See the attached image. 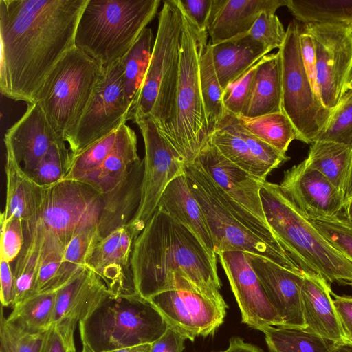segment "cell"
Here are the masks:
<instances>
[{"mask_svg": "<svg viewBox=\"0 0 352 352\" xmlns=\"http://www.w3.org/2000/svg\"><path fill=\"white\" fill-rule=\"evenodd\" d=\"M259 60L224 91L223 105L226 111L236 116L242 115L252 91Z\"/></svg>", "mask_w": 352, "mask_h": 352, "instance_id": "c3c4849f", "label": "cell"}, {"mask_svg": "<svg viewBox=\"0 0 352 352\" xmlns=\"http://www.w3.org/2000/svg\"><path fill=\"white\" fill-rule=\"evenodd\" d=\"M131 267L137 293L145 298L186 290L224 300L217 257L188 228L158 209L135 241Z\"/></svg>", "mask_w": 352, "mask_h": 352, "instance_id": "7a4b0ae2", "label": "cell"}, {"mask_svg": "<svg viewBox=\"0 0 352 352\" xmlns=\"http://www.w3.org/2000/svg\"><path fill=\"white\" fill-rule=\"evenodd\" d=\"M78 324L81 341L87 342L96 352L152 344L168 328L153 303L139 294H110Z\"/></svg>", "mask_w": 352, "mask_h": 352, "instance_id": "ba28073f", "label": "cell"}, {"mask_svg": "<svg viewBox=\"0 0 352 352\" xmlns=\"http://www.w3.org/2000/svg\"><path fill=\"white\" fill-rule=\"evenodd\" d=\"M331 286L314 274H304L302 305L305 330L336 343L346 342Z\"/></svg>", "mask_w": 352, "mask_h": 352, "instance_id": "cb8c5ba5", "label": "cell"}, {"mask_svg": "<svg viewBox=\"0 0 352 352\" xmlns=\"http://www.w3.org/2000/svg\"><path fill=\"white\" fill-rule=\"evenodd\" d=\"M269 300L283 322V327L305 329L302 312L300 274L259 255L245 252Z\"/></svg>", "mask_w": 352, "mask_h": 352, "instance_id": "ffe728a7", "label": "cell"}, {"mask_svg": "<svg viewBox=\"0 0 352 352\" xmlns=\"http://www.w3.org/2000/svg\"><path fill=\"white\" fill-rule=\"evenodd\" d=\"M300 25L290 21L278 50L282 66V111L294 124L298 140L312 144L326 127L333 111L327 109L314 89L302 58Z\"/></svg>", "mask_w": 352, "mask_h": 352, "instance_id": "30bf717a", "label": "cell"}, {"mask_svg": "<svg viewBox=\"0 0 352 352\" xmlns=\"http://www.w3.org/2000/svg\"><path fill=\"white\" fill-rule=\"evenodd\" d=\"M217 352H264L258 346L245 342L240 337H232L230 339L229 346L224 351Z\"/></svg>", "mask_w": 352, "mask_h": 352, "instance_id": "6f0895ef", "label": "cell"}, {"mask_svg": "<svg viewBox=\"0 0 352 352\" xmlns=\"http://www.w3.org/2000/svg\"><path fill=\"white\" fill-rule=\"evenodd\" d=\"M235 203L268 224L260 196L261 182L226 159L208 140L194 161Z\"/></svg>", "mask_w": 352, "mask_h": 352, "instance_id": "44dd1931", "label": "cell"}, {"mask_svg": "<svg viewBox=\"0 0 352 352\" xmlns=\"http://www.w3.org/2000/svg\"><path fill=\"white\" fill-rule=\"evenodd\" d=\"M261 331L269 352H333L337 344L305 329L268 326Z\"/></svg>", "mask_w": 352, "mask_h": 352, "instance_id": "d590c367", "label": "cell"}, {"mask_svg": "<svg viewBox=\"0 0 352 352\" xmlns=\"http://www.w3.org/2000/svg\"><path fill=\"white\" fill-rule=\"evenodd\" d=\"M88 0H0V91L28 104L72 48Z\"/></svg>", "mask_w": 352, "mask_h": 352, "instance_id": "6da1fadb", "label": "cell"}, {"mask_svg": "<svg viewBox=\"0 0 352 352\" xmlns=\"http://www.w3.org/2000/svg\"><path fill=\"white\" fill-rule=\"evenodd\" d=\"M157 209L188 228L214 257L211 233L203 210L190 191L185 173L175 178L166 187Z\"/></svg>", "mask_w": 352, "mask_h": 352, "instance_id": "484cf974", "label": "cell"}, {"mask_svg": "<svg viewBox=\"0 0 352 352\" xmlns=\"http://www.w3.org/2000/svg\"><path fill=\"white\" fill-rule=\"evenodd\" d=\"M305 161L344 195L352 166V146L331 141L316 140L311 144Z\"/></svg>", "mask_w": 352, "mask_h": 352, "instance_id": "d6a6232c", "label": "cell"}, {"mask_svg": "<svg viewBox=\"0 0 352 352\" xmlns=\"http://www.w3.org/2000/svg\"><path fill=\"white\" fill-rule=\"evenodd\" d=\"M65 245L55 233L45 227L34 294L55 292L63 286L60 271Z\"/></svg>", "mask_w": 352, "mask_h": 352, "instance_id": "f35d334b", "label": "cell"}, {"mask_svg": "<svg viewBox=\"0 0 352 352\" xmlns=\"http://www.w3.org/2000/svg\"><path fill=\"white\" fill-rule=\"evenodd\" d=\"M286 6L304 24L352 25V0H287Z\"/></svg>", "mask_w": 352, "mask_h": 352, "instance_id": "74e56055", "label": "cell"}, {"mask_svg": "<svg viewBox=\"0 0 352 352\" xmlns=\"http://www.w3.org/2000/svg\"><path fill=\"white\" fill-rule=\"evenodd\" d=\"M160 0H88L75 46L103 68L120 60L155 17Z\"/></svg>", "mask_w": 352, "mask_h": 352, "instance_id": "5b68a950", "label": "cell"}, {"mask_svg": "<svg viewBox=\"0 0 352 352\" xmlns=\"http://www.w3.org/2000/svg\"><path fill=\"white\" fill-rule=\"evenodd\" d=\"M352 196V166L351 168V173L349 178L347 186L344 192V202L345 205L349 201Z\"/></svg>", "mask_w": 352, "mask_h": 352, "instance_id": "91938a15", "label": "cell"}, {"mask_svg": "<svg viewBox=\"0 0 352 352\" xmlns=\"http://www.w3.org/2000/svg\"><path fill=\"white\" fill-rule=\"evenodd\" d=\"M302 28L315 46L318 96L333 111L352 83V25L307 23Z\"/></svg>", "mask_w": 352, "mask_h": 352, "instance_id": "8fae6325", "label": "cell"}, {"mask_svg": "<svg viewBox=\"0 0 352 352\" xmlns=\"http://www.w3.org/2000/svg\"><path fill=\"white\" fill-rule=\"evenodd\" d=\"M217 256L241 311L242 322L258 331L268 326L283 327L245 252L228 251Z\"/></svg>", "mask_w": 352, "mask_h": 352, "instance_id": "ac0fdd59", "label": "cell"}, {"mask_svg": "<svg viewBox=\"0 0 352 352\" xmlns=\"http://www.w3.org/2000/svg\"><path fill=\"white\" fill-rule=\"evenodd\" d=\"M58 140H63L54 130L36 102L28 104L22 117L4 135L6 151L26 174L36 168L51 145Z\"/></svg>", "mask_w": 352, "mask_h": 352, "instance_id": "7402d4cb", "label": "cell"}, {"mask_svg": "<svg viewBox=\"0 0 352 352\" xmlns=\"http://www.w3.org/2000/svg\"><path fill=\"white\" fill-rule=\"evenodd\" d=\"M279 187L288 199L309 220L331 219L342 216L344 195L305 160L285 172Z\"/></svg>", "mask_w": 352, "mask_h": 352, "instance_id": "e0dca14e", "label": "cell"}, {"mask_svg": "<svg viewBox=\"0 0 352 352\" xmlns=\"http://www.w3.org/2000/svg\"><path fill=\"white\" fill-rule=\"evenodd\" d=\"M55 292L36 293L14 305L6 320L32 333L47 331L53 324Z\"/></svg>", "mask_w": 352, "mask_h": 352, "instance_id": "e575fe53", "label": "cell"}, {"mask_svg": "<svg viewBox=\"0 0 352 352\" xmlns=\"http://www.w3.org/2000/svg\"><path fill=\"white\" fill-rule=\"evenodd\" d=\"M137 143L135 131L126 124L121 126L110 153L98 168L80 181L91 185L103 195L112 192L141 161Z\"/></svg>", "mask_w": 352, "mask_h": 352, "instance_id": "4316f807", "label": "cell"}, {"mask_svg": "<svg viewBox=\"0 0 352 352\" xmlns=\"http://www.w3.org/2000/svg\"><path fill=\"white\" fill-rule=\"evenodd\" d=\"M77 322L63 319L47 331L42 352H76L74 333Z\"/></svg>", "mask_w": 352, "mask_h": 352, "instance_id": "681fc988", "label": "cell"}, {"mask_svg": "<svg viewBox=\"0 0 352 352\" xmlns=\"http://www.w3.org/2000/svg\"><path fill=\"white\" fill-rule=\"evenodd\" d=\"M282 111V66L280 52L258 62L249 100L242 117L252 118Z\"/></svg>", "mask_w": 352, "mask_h": 352, "instance_id": "f546056e", "label": "cell"}, {"mask_svg": "<svg viewBox=\"0 0 352 352\" xmlns=\"http://www.w3.org/2000/svg\"><path fill=\"white\" fill-rule=\"evenodd\" d=\"M130 120L124 95L120 60L103 68L92 99L74 130L66 138L73 155L117 131Z\"/></svg>", "mask_w": 352, "mask_h": 352, "instance_id": "4fadbf2b", "label": "cell"}, {"mask_svg": "<svg viewBox=\"0 0 352 352\" xmlns=\"http://www.w3.org/2000/svg\"><path fill=\"white\" fill-rule=\"evenodd\" d=\"M6 202L1 223L12 218L23 222L37 218L41 210L44 187L36 184L6 151Z\"/></svg>", "mask_w": 352, "mask_h": 352, "instance_id": "83f0119b", "label": "cell"}, {"mask_svg": "<svg viewBox=\"0 0 352 352\" xmlns=\"http://www.w3.org/2000/svg\"><path fill=\"white\" fill-rule=\"evenodd\" d=\"M151 344H143L105 352H151Z\"/></svg>", "mask_w": 352, "mask_h": 352, "instance_id": "680465c9", "label": "cell"}, {"mask_svg": "<svg viewBox=\"0 0 352 352\" xmlns=\"http://www.w3.org/2000/svg\"><path fill=\"white\" fill-rule=\"evenodd\" d=\"M82 349L81 352H96L87 342L82 341Z\"/></svg>", "mask_w": 352, "mask_h": 352, "instance_id": "be15d7a7", "label": "cell"}, {"mask_svg": "<svg viewBox=\"0 0 352 352\" xmlns=\"http://www.w3.org/2000/svg\"><path fill=\"white\" fill-rule=\"evenodd\" d=\"M287 0H213L207 32L211 45L247 34L263 11H276Z\"/></svg>", "mask_w": 352, "mask_h": 352, "instance_id": "603a6c76", "label": "cell"}, {"mask_svg": "<svg viewBox=\"0 0 352 352\" xmlns=\"http://www.w3.org/2000/svg\"><path fill=\"white\" fill-rule=\"evenodd\" d=\"M72 157L65 142L58 140L51 145L36 168L27 175L38 185L50 186L65 177Z\"/></svg>", "mask_w": 352, "mask_h": 352, "instance_id": "b9f144b4", "label": "cell"}, {"mask_svg": "<svg viewBox=\"0 0 352 352\" xmlns=\"http://www.w3.org/2000/svg\"><path fill=\"white\" fill-rule=\"evenodd\" d=\"M144 162L138 163L128 177L112 192L104 195V206L99 221L102 239L129 223L140 201Z\"/></svg>", "mask_w": 352, "mask_h": 352, "instance_id": "4dcf8cb0", "label": "cell"}, {"mask_svg": "<svg viewBox=\"0 0 352 352\" xmlns=\"http://www.w3.org/2000/svg\"><path fill=\"white\" fill-rule=\"evenodd\" d=\"M103 67L76 46L56 63L38 91V103L65 142L88 107Z\"/></svg>", "mask_w": 352, "mask_h": 352, "instance_id": "9c48e42d", "label": "cell"}, {"mask_svg": "<svg viewBox=\"0 0 352 352\" xmlns=\"http://www.w3.org/2000/svg\"><path fill=\"white\" fill-rule=\"evenodd\" d=\"M316 140L331 141L352 146V98L340 102Z\"/></svg>", "mask_w": 352, "mask_h": 352, "instance_id": "7dc6e473", "label": "cell"}, {"mask_svg": "<svg viewBox=\"0 0 352 352\" xmlns=\"http://www.w3.org/2000/svg\"><path fill=\"white\" fill-rule=\"evenodd\" d=\"M118 129L80 153L72 155L69 169L64 179L80 180L98 168L113 149Z\"/></svg>", "mask_w": 352, "mask_h": 352, "instance_id": "7bdbcfd3", "label": "cell"}, {"mask_svg": "<svg viewBox=\"0 0 352 352\" xmlns=\"http://www.w3.org/2000/svg\"><path fill=\"white\" fill-rule=\"evenodd\" d=\"M185 14L201 30L207 31L213 0H178Z\"/></svg>", "mask_w": 352, "mask_h": 352, "instance_id": "816d5d0a", "label": "cell"}, {"mask_svg": "<svg viewBox=\"0 0 352 352\" xmlns=\"http://www.w3.org/2000/svg\"><path fill=\"white\" fill-rule=\"evenodd\" d=\"M186 337L168 326L165 333L151 344V352H183Z\"/></svg>", "mask_w": 352, "mask_h": 352, "instance_id": "9f6ffc18", "label": "cell"}, {"mask_svg": "<svg viewBox=\"0 0 352 352\" xmlns=\"http://www.w3.org/2000/svg\"><path fill=\"white\" fill-rule=\"evenodd\" d=\"M101 239L98 225L84 228L71 239L65 245L60 271L63 285L80 271L89 267L93 251Z\"/></svg>", "mask_w": 352, "mask_h": 352, "instance_id": "ab89813d", "label": "cell"}, {"mask_svg": "<svg viewBox=\"0 0 352 352\" xmlns=\"http://www.w3.org/2000/svg\"><path fill=\"white\" fill-rule=\"evenodd\" d=\"M180 8L183 30L169 143L187 165L194 162L210 134L199 78L200 60L208 45V34L207 31L201 30Z\"/></svg>", "mask_w": 352, "mask_h": 352, "instance_id": "8992f818", "label": "cell"}, {"mask_svg": "<svg viewBox=\"0 0 352 352\" xmlns=\"http://www.w3.org/2000/svg\"><path fill=\"white\" fill-rule=\"evenodd\" d=\"M352 287V286H351Z\"/></svg>", "mask_w": 352, "mask_h": 352, "instance_id": "03108f58", "label": "cell"}, {"mask_svg": "<svg viewBox=\"0 0 352 352\" xmlns=\"http://www.w3.org/2000/svg\"><path fill=\"white\" fill-rule=\"evenodd\" d=\"M153 34L146 28L132 47L120 60L123 69L124 95L133 119L153 51Z\"/></svg>", "mask_w": 352, "mask_h": 352, "instance_id": "836d02e7", "label": "cell"}, {"mask_svg": "<svg viewBox=\"0 0 352 352\" xmlns=\"http://www.w3.org/2000/svg\"><path fill=\"white\" fill-rule=\"evenodd\" d=\"M184 173L206 219L217 256L224 252L241 251L305 274L269 225L232 200L199 165L195 162L185 165Z\"/></svg>", "mask_w": 352, "mask_h": 352, "instance_id": "3957f363", "label": "cell"}, {"mask_svg": "<svg viewBox=\"0 0 352 352\" xmlns=\"http://www.w3.org/2000/svg\"><path fill=\"white\" fill-rule=\"evenodd\" d=\"M333 352H352V344L349 342L337 343Z\"/></svg>", "mask_w": 352, "mask_h": 352, "instance_id": "94428289", "label": "cell"}, {"mask_svg": "<svg viewBox=\"0 0 352 352\" xmlns=\"http://www.w3.org/2000/svg\"><path fill=\"white\" fill-rule=\"evenodd\" d=\"M352 98V83H351V87L349 89V91L347 92H346V94L342 97V98L341 100V102L344 101V100H347L349 98Z\"/></svg>", "mask_w": 352, "mask_h": 352, "instance_id": "e7e4bbea", "label": "cell"}, {"mask_svg": "<svg viewBox=\"0 0 352 352\" xmlns=\"http://www.w3.org/2000/svg\"><path fill=\"white\" fill-rule=\"evenodd\" d=\"M199 78L206 119L211 133L223 116L226 109L223 90L216 74L208 43L201 57Z\"/></svg>", "mask_w": 352, "mask_h": 352, "instance_id": "60d3db41", "label": "cell"}, {"mask_svg": "<svg viewBox=\"0 0 352 352\" xmlns=\"http://www.w3.org/2000/svg\"><path fill=\"white\" fill-rule=\"evenodd\" d=\"M237 118L246 131L284 153L293 140L299 139L294 124L283 111L252 118Z\"/></svg>", "mask_w": 352, "mask_h": 352, "instance_id": "8d00e7d4", "label": "cell"}, {"mask_svg": "<svg viewBox=\"0 0 352 352\" xmlns=\"http://www.w3.org/2000/svg\"><path fill=\"white\" fill-rule=\"evenodd\" d=\"M210 46L214 67L224 91L271 51L247 34Z\"/></svg>", "mask_w": 352, "mask_h": 352, "instance_id": "f1b7e54d", "label": "cell"}, {"mask_svg": "<svg viewBox=\"0 0 352 352\" xmlns=\"http://www.w3.org/2000/svg\"><path fill=\"white\" fill-rule=\"evenodd\" d=\"M209 141L226 159L261 182L288 160L286 153L246 131L237 116L227 111L211 131Z\"/></svg>", "mask_w": 352, "mask_h": 352, "instance_id": "9a60e30c", "label": "cell"}, {"mask_svg": "<svg viewBox=\"0 0 352 352\" xmlns=\"http://www.w3.org/2000/svg\"><path fill=\"white\" fill-rule=\"evenodd\" d=\"M344 216L351 221H352V196L346 204L344 208Z\"/></svg>", "mask_w": 352, "mask_h": 352, "instance_id": "6125c7cd", "label": "cell"}, {"mask_svg": "<svg viewBox=\"0 0 352 352\" xmlns=\"http://www.w3.org/2000/svg\"><path fill=\"white\" fill-rule=\"evenodd\" d=\"M260 196L269 226L305 274H314L330 285L352 286V261L323 237L278 184L265 181Z\"/></svg>", "mask_w": 352, "mask_h": 352, "instance_id": "277c9868", "label": "cell"}, {"mask_svg": "<svg viewBox=\"0 0 352 352\" xmlns=\"http://www.w3.org/2000/svg\"><path fill=\"white\" fill-rule=\"evenodd\" d=\"M245 34L272 51L281 47L285 39L286 30L275 12L266 10L259 14Z\"/></svg>", "mask_w": 352, "mask_h": 352, "instance_id": "bcb514c9", "label": "cell"}, {"mask_svg": "<svg viewBox=\"0 0 352 352\" xmlns=\"http://www.w3.org/2000/svg\"><path fill=\"white\" fill-rule=\"evenodd\" d=\"M168 326L193 342L197 337L212 336L223 324L228 306L225 302L198 292L169 290L148 299Z\"/></svg>", "mask_w": 352, "mask_h": 352, "instance_id": "2e32d148", "label": "cell"}, {"mask_svg": "<svg viewBox=\"0 0 352 352\" xmlns=\"http://www.w3.org/2000/svg\"><path fill=\"white\" fill-rule=\"evenodd\" d=\"M331 294L346 342L352 344V296Z\"/></svg>", "mask_w": 352, "mask_h": 352, "instance_id": "11a10c76", "label": "cell"}, {"mask_svg": "<svg viewBox=\"0 0 352 352\" xmlns=\"http://www.w3.org/2000/svg\"><path fill=\"white\" fill-rule=\"evenodd\" d=\"M0 298L3 307H12L15 300V278L10 263L1 258Z\"/></svg>", "mask_w": 352, "mask_h": 352, "instance_id": "db71d44e", "label": "cell"}, {"mask_svg": "<svg viewBox=\"0 0 352 352\" xmlns=\"http://www.w3.org/2000/svg\"><path fill=\"white\" fill-rule=\"evenodd\" d=\"M103 206V195L91 185L64 179L44 187L43 205L38 217L46 229L67 245L78 232L99 224Z\"/></svg>", "mask_w": 352, "mask_h": 352, "instance_id": "7c38bea8", "label": "cell"}, {"mask_svg": "<svg viewBox=\"0 0 352 352\" xmlns=\"http://www.w3.org/2000/svg\"><path fill=\"white\" fill-rule=\"evenodd\" d=\"M47 331L32 333L21 330L6 320L1 309L0 352H42Z\"/></svg>", "mask_w": 352, "mask_h": 352, "instance_id": "ee69618b", "label": "cell"}, {"mask_svg": "<svg viewBox=\"0 0 352 352\" xmlns=\"http://www.w3.org/2000/svg\"><path fill=\"white\" fill-rule=\"evenodd\" d=\"M309 221L334 248L352 261V221L345 216Z\"/></svg>", "mask_w": 352, "mask_h": 352, "instance_id": "f6af8a7d", "label": "cell"}, {"mask_svg": "<svg viewBox=\"0 0 352 352\" xmlns=\"http://www.w3.org/2000/svg\"><path fill=\"white\" fill-rule=\"evenodd\" d=\"M300 45L302 58L310 82L318 94L316 80V59L314 43L311 36L300 26Z\"/></svg>", "mask_w": 352, "mask_h": 352, "instance_id": "f5cc1de1", "label": "cell"}, {"mask_svg": "<svg viewBox=\"0 0 352 352\" xmlns=\"http://www.w3.org/2000/svg\"><path fill=\"white\" fill-rule=\"evenodd\" d=\"M109 295L102 279L89 267L84 269L56 292L53 323L85 320Z\"/></svg>", "mask_w": 352, "mask_h": 352, "instance_id": "d4e9b609", "label": "cell"}, {"mask_svg": "<svg viewBox=\"0 0 352 352\" xmlns=\"http://www.w3.org/2000/svg\"><path fill=\"white\" fill-rule=\"evenodd\" d=\"M133 120L140 128L145 154L140 204L130 223L141 232L157 210L168 185L184 173L185 163L151 117L137 116Z\"/></svg>", "mask_w": 352, "mask_h": 352, "instance_id": "5bb4252c", "label": "cell"}, {"mask_svg": "<svg viewBox=\"0 0 352 352\" xmlns=\"http://www.w3.org/2000/svg\"><path fill=\"white\" fill-rule=\"evenodd\" d=\"M1 227V258L11 263L17 258L25 243L23 221L12 218Z\"/></svg>", "mask_w": 352, "mask_h": 352, "instance_id": "f907efd6", "label": "cell"}, {"mask_svg": "<svg viewBox=\"0 0 352 352\" xmlns=\"http://www.w3.org/2000/svg\"><path fill=\"white\" fill-rule=\"evenodd\" d=\"M141 232L128 223L102 238L95 247L89 267L104 282L113 296L138 295L131 258L135 241Z\"/></svg>", "mask_w": 352, "mask_h": 352, "instance_id": "d6986e66", "label": "cell"}, {"mask_svg": "<svg viewBox=\"0 0 352 352\" xmlns=\"http://www.w3.org/2000/svg\"><path fill=\"white\" fill-rule=\"evenodd\" d=\"M23 229L25 243L13 269L16 286L14 305L34 294L44 240L45 227L38 217L23 222Z\"/></svg>", "mask_w": 352, "mask_h": 352, "instance_id": "1f68e13d", "label": "cell"}, {"mask_svg": "<svg viewBox=\"0 0 352 352\" xmlns=\"http://www.w3.org/2000/svg\"><path fill=\"white\" fill-rule=\"evenodd\" d=\"M183 16L177 0H166L133 119L151 117L170 141L178 80Z\"/></svg>", "mask_w": 352, "mask_h": 352, "instance_id": "52a82bcc", "label": "cell"}]
</instances>
